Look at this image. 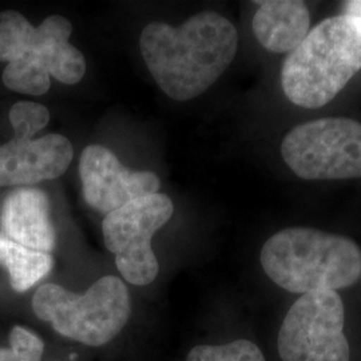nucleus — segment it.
<instances>
[{
    "label": "nucleus",
    "instance_id": "f257e3e1",
    "mask_svg": "<svg viewBox=\"0 0 361 361\" xmlns=\"http://www.w3.org/2000/svg\"><path fill=\"white\" fill-rule=\"evenodd\" d=\"M141 52L157 85L176 101H190L231 66L238 32L217 13H197L180 27L150 23L143 28Z\"/></svg>",
    "mask_w": 361,
    "mask_h": 361
},
{
    "label": "nucleus",
    "instance_id": "f03ea898",
    "mask_svg": "<svg viewBox=\"0 0 361 361\" xmlns=\"http://www.w3.org/2000/svg\"><path fill=\"white\" fill-rule=\"evenodd\" d=\"M71 23L61 15L32 26L22 13H0V62H7L3 83L7 89L43 95L54 77L65 85H77L86 74L83 54L68 39Z\"/></svg>",
    "mask_w": 361,
    "mask_h": 361
},
{
    "label": "nucleus",
    "instance_id": "7ed1b4c3",
    "mask_svg": "<svg viewBox=\"0 0 361 361\" xmlns=\"http://www.w3.org/2000/svg\"><path fill=\"white\" fill-rule=\"evenodd\" d=\"M361 70V19L338 15L323 20L285 59L286 98L304 109L332 102Z\"/></svg>",
    "mask_w": 361,
    "mask_h": 361
},
{
    "label": "nucleus",
    "instance_id": "20e7f679",
    "mask_svg": "<svg viewBox=\"0 0 361 361\" xmlns=\"http://www.w3.org/2000/svg\"><path fill=\"white\" fill-rule=\"evenodd\" d=\"M261 265L271 281L288 292H336L360 279L361 250L344 235L289 228L264 244Z\"/></svg>",
    "mask_w": 361,
    "mask_h": 361
},
{
    "label": "nucleus",
    "instance_id": "39448f33",
    "mask_svg": "<svg viewBox=\"0 0 361 361\" xmlns=\"http://www.w3.org/2000/svg\"><path fill=\"white\" fill-rule=\"evenodd\" d=\"M32 310L59 335L89 347H101L123 329L131 307L123 281L104 276L82 295L61 285H42L32 298Z\"/></svg>",
    "mask_w": 361,
    "mask_h": 361
},
{
    "label": "nucleus",
    "instance_id": "423d86ee",
    "mask_svg": "<svg viewBox=\"0 0 361 361\" xmlns=\"http://www.w3.org/2000/svg\"><path fill=\"white\" fill-rule=\"evenodd\" d=\"M281 155L302 180L361 178V123L349 118L305 122L285 135Z\"/></svg>",
    "mask_w": 361,
    "mask_h": 361
},
{
    "label": "nucleus",
    "instance_id": "0eeeda50",
    "mask_svg": "<svg viewBox=\"0 0 361 361\" xmlns=\"http://www.w3.org/2000/svg\"><path fill=\"white\" fill-rule=\"evenodd\" d=\"M345 310L335 290L305 293L288 310L279 332L283 361H349Z\"/></svg>",
    "mask_w": 361,
    "mask_h": 361
},
{
    "label": "nucleus",
    "instance_id": "6e6552de",
    "mask_svg": "<svg viewBox=\"0 0 361 361\" xmlns=\"http://www.w3.org/2000/svg\"><path fill=\"white\" fill-rule=\"evenodd\" d=\"M174 205L166 194L145 195L106 216L104 245L116 255V268L133 285L152 284L159 265L152 237L171 219Z\"/></svg>",
    "mask_w": 361,
    "mask_h": 361
},
{
    "label": "nucleus",
    "instance_id": "1a4fd4ad",
    "mask_svg": "<svg viewBox=\"0 0 361 361\" xmlns=\"http://www.w3.org/2000/svg\"><path fill=\"white\" fill-rule=\"evenodd\" d=\"M79 174L85 200L92 209L110 214L145 195L158 193L161 182L152 171H131L101 145L87 146L80 155Z\"/></svg>",
    "mask_w": 361,
    "mask_h": 361
},
{
    "label": "nucleus",
    "instance_id": "9d476101",
    "mask_svg": "<svg viewBox=\"0 0 361 361\" xmlns=\"http://www.w3.org/2000/svg\"><path fill=\"white\" fill-rule=\"evenodd\" d=\"M73 157V145L59 134H47L38 140L13 137L0 146V186L55 180L66 173Z\"/></svg>",
    "mask_w": 361,
    "mask_h": 361
},
{
    "label": "nucleus",
    "instance_id": "9b49d317",
    "mask_svg": "<svg viewBox=\"0 0 361 361\" xmlns=\"http://www.w3.org/2000/svg\"><path fill=\"white\" fill-rule=\"evenodd\" d=\"M0 222L6 237L20 245L42 253H50L55 247L50 202L39 189L20 188L8 194Z\"/></svg>",
    "mask_w": 361,
    "mask_h": 361
},
{
    "label": "nucleus",
    "instance_id": "f8f14e48",
    "mask_svg": "<svg viewBox=\"0 0 361 361\" xmlns=\"http://www.w3.org/2000/svg\"><path fill=\"white\" fill-rule=\"evenodd\" d=\"M253 32L264 49L292 52L310 32V10L300 0L259 1Z\"/></svg>",
    "mask_w": 361,
    "mask_h": 361
},
{
    "label": "nucleus",
    "instance_id": "ddd939ff",
    "mask_svg": "<svg viewBox=\"0 0 361 361\" xmlns=\"http://www.w3.org/2000/svg\"><path fill=\"white\" fill-rule=\"evenodd\" d=\"M0 265L7 268L13 290L23 293L50 273L52 258L0 234Z\"/></svg>",
    "mask_w": 361,
    "mask_h": 361
},
{
    "label": "nucleus",
    "instance_id": "4468645a",
    "mask_svg": "<svg viewBox=\"0 0 361 361\" xmlns=\"http://www.w3.org/2000/svg\"><path fill=\"white\" fill-rule=\"evenodd\" d=\"M186 361H265V357L255 343L241 338L224 345L194 347Z\"/></svg>",
    "mask_w": 361,
    "mask_h": 361
},
{
    "label": "nucleus",
    "instance_id": "2eb2a0df",
    "mask_svg": "<svg viewBox=\"0 0 361 361\" xmlns=\"http://www.w3.org/2000/svg\"><path fill=\"white\" fill-rule=\"evenodd\" d=\"M50 121V113L43 104L22 101L13 104L10 110V122L13 137L32 138L44 129Z\"/></svg>",
    "mask_w": 361,
    "mask_h": 361
},
{
    "label": "nucleus",
    "instance_id": "dca6fc26",
    "mask_svg": "<svg viewBox=\"0 0 361 361\" xmlns=\"http://www.w3.org/2000/svg\"><path fill=\"white\" fill-rule=\"evenodd\" d=\"M44 344L23 326H13L10 332V348H0V361H40Z\"/></svg>",
    "mask_w": 361,
    "mask_h": 361
},
{
    "label": "nucleus",
    "instance_id": "f3484780",
    "mask_svg": "<svg viewBox=\"0 0 361 361\" xmlns=\"http://www.w3.org/2000/svg\"><path fill=\"white\" fill-rule=\"evenodd\" d=\"M345 15L361 19V0H350L344 3Z\"/></svg>",
    "mask_w": 361,
    "mask_h": 361
}]
</instances>
